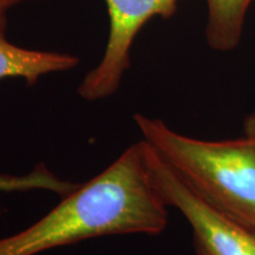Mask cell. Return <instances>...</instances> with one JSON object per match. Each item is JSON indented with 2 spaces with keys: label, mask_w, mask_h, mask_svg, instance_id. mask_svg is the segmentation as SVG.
Here are the masks:
<instances>
[{
  "label": "cell",
  "mask_w": 255,
  "mask_h": 255,
  "mask_svg": "<svg viewBox=\"0 0 255 255\" xmlns=\"http://www.w3.org/2000/svg\"><path fill=\"white\" fill-rule=\"evenodd\" d=\"M168 205L152 181L141 139L30 227L0 239V255H38L107 235H158Z\"/></svg>",
  "instance_id": "cell-1"
},
{
  "label": "cell",
  "mask_w": 255,
  "mask_h": 255,
  "mask_svg": "<svg viewBox=\"0 0 255 255\" xmlns=\"http://www.w3.org/2000/svg\"><path fill=\"white\" fill-rule=\"evenodd\" d=\"M142 139L208 205L255 233V151L245 137L206 141L133 115Z\"/></svg>",
  "instance_id": "cell-2"
},
{
  "label": "cell",
  "mask_w": 255,
  "mask_h": 255,
  "mask_svg": "<svg viewBox=\"0 0 255 255\" xmlns=\"http://www.w3.org/2000/svg\"><path fill=\"white\" fill-rule=\"evenodd\" d=\"M145 145L155 187L168 207L176 208L189 223L195 255H255V233L208 205L146 142Z\"/></svg>",
  "instance_id": "cell-3"
},
{
  "label": "cell",
  "mask_w": 255,
  "mask_h": 255,
  "mask_svg": "<svg viewBox=\"0 0 255 255\" xmlns=\"http://www.w3.org/2000/svg\"><path fill=\"white\" fill-rule=\"evenodd\" d=\"M181 0H105L110 31L100 64L90 70L78 87V95L89 102L110 97L119 90L130 68V51L142 27L155 17L168 19Z\"/></svg>",
  "instance_id": "cell-4"
},
{
  "label": "cell",
  "mask_w": 255,
  "mask_h": 255,
  "mask_svg": "<svg viewBox=\"0 0 255 255\" xmlns=\"http://www.w3.org/2000/svg\"><path fill=\"white\" fill-rule=\"evenodd\" d=\"M5 13H0V79L21 78L34 85L43 76L71 70L78 57L52 51L30 50L8 41L5 34Z\"/></svg>",
  "instance_id": "cell-5"
},
{
  "label": "cell",
  "mask_w": 255,
  "mask_h": 255,
  "mask_svg": "<svg viewBox=\"0 0 255 255\" xmlns=\"http://www.w3.org/2000/svg\"><path fill=\"white\" fill-rule=\"evenodd\" d=\"M254 0H206V40L210 49L229 52L240 44Z\"/></svg>",
  "instance_id": "cell-6"
},
{
  "label": "cell",
  "mask_w": 255,
  "mask_h": 255,
  "mask_svg": "<svg viewBox=\"0 0 255 255\" xmlns=\"http://www.w3.org/2000/svg\"><path fill=\"white\" fill-rule=\"evenodd\" d=\"M81 184L62 180L44 163L37 164L33 170L23 175L0 173V194L44 190L65 197L78 189Z\"/></svg>",
  "instance_id": "cell-7"
},
{
  "label": "cell",
  "mask_w": 255,
  "mask_h": 255,
  "mask_svg": "<svg viewBox=\"0 0 255 255\" xmlns=\"http://www.w3.org/2000/svg\"><path fill=\"white\" fill-rule=\"evenodd\" d=\"M244 132L245 138L250 142V144L255 151V110L248 115L244 122Z\"/></svg>",
  "instance_id": "cell-8"
},
{
  "label": "cell",
  "mask_w": 255,
  "mask_h": 255,
  "mask_svg": "<svg viewBox=\"0 0 255 255\" xmlns=\"http://www.w3.org/2000/svg\"><path fill=\"white\" fill-rule=\"evenodd\" d=\"M20 1L21 0H0V13H6L9 7Z\"/></svg>",
  "instance_id": "cell-9"
}]
</instances>
